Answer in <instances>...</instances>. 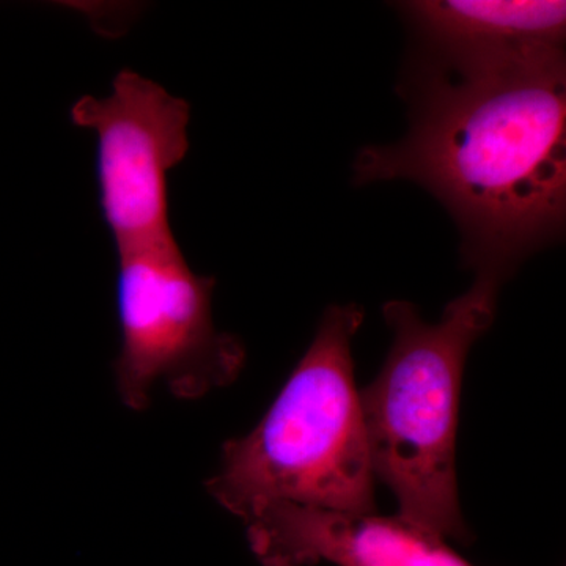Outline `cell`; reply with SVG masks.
I'll list each match as a JSON object with an SVG mask.
<instances>
[{"label":"cell","instance_id":"obj_1","mask_svg":"<svg viewBox=\"0 0 566 566\" xmlns=\"http://www.w3.org/2000/svg\"><path fill=\"white\" fill-rule=\"evenodd\" d=\"M401 93L409 132L364 148L354 182L422 186L455 221L463 262L505 283L565 229L564 48L458 62L416 54Z\"/></svg>","mask_w":566,"mask_h":566},{"label":"cell","instance_id":"obj_2","mask_svg":"<svg viewBox=\"0 0 566 566\" xmlns=\"http://www.w3.org/2000/svg\"><path fill=\"white\" fill-rule=\"evenodd\" d=\"M364 316L357 304L327 308L266 416L251 433L223 444L207 491L243 523L279 504L376 512V475L354 382L353 338Z\"/></svg>","mask_w":566,"mask_h":566},{"label":"cell","instance_id":"obj_3","mask_svg":"<svg viewBox=\"0 0 566 566\" xmlns=\"http://www.w3.org/2000/svg\"><path fill=\"white\" fill-rule=\"evenodd\" d=\"M502 285L475 275L438 323H428L408 301H389L382 315L392 346L360 392L375 475L394 491L398 515L464 545L472 535L457 482L461 382L472 345L494 322Z\"/></svg>","mask_w":566,"mask_h":566},{"label":"cell","instance_id":"obj_4","mask_svg":"<svg viewBox=\"0 0 566 566\" xmlns=\"http://www.w3.org/2000/svg\"><path fill=\"white\" fill-rule=\"evenodd\" d=\"M117 255L122 349L115 379L123 403L144 411L158 382L181 400H197L237 381L245 348L216 329L214 279L193 273L177 240Z\"/></svg>","mask_w":566,"mask_h":566},{"label":"cell","instance_id":"obj_5","mask_svg":"<svg viewBox=\"0 0 566 566\" xmlns=\"http://www.w3.org/2000/svg\"><path fill=\"white\" fill-rule=\"evenodd\" d=\"M70 117L95 134L99 210L117 253L175 241L169 177L188 155L189 104L123 70L109 95L82 96Z\"/></svg>","mask_w":566,"mask_h":566},{"label":"cell","instance_id":"obj_6","mask_svg":"<svg viewBox=\"0 0 566 566\" xmlns=\"http://www.w3.org/2000/svg\"><path fill=\"white\" fill-rule=\"evenodd\" d=\"M263 566H474L444 536L401 515L279 504L244 523Z\"/></svg>","mask_w":566,"mask_h":566},{"label":"cell","instance_id":"obj_7","mask_svg":"<svg viewBox=\"0 0 566 566\" xmlns=\"http://www.w3.org/2000/svg\"><path fill=\"white\" fill-rule=\"evenodd\" d=\"M422 57L458 62L565 48L566 3L558 0H417L398 3Z\"/></svg>","mask_w":566,"mask_h":566}]
</instances>
